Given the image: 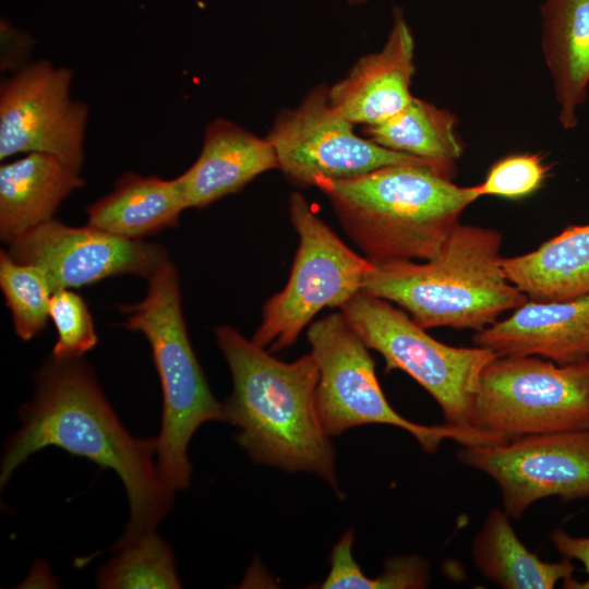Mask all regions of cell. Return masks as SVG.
<instances>
[{
  "mask_svg": "<svg viewBox=\"0 0 589 589\" xmlns=\"http://www.w3.org/2000/svg\"><path fill=\"white\" fill-rule=\"evenodd\" d=\"M34 382V398L20 409L22 426L4 449L1 485L31 455L56 446L112 469L122 480L130 519L115 551L153 532L170 510L173 496L154 460L156 438L134 437L124 429L82 358L51 356Z\"/></svg>",
  "mask_w": 589,
  "mask_h": 589,
  "instance_id": "cell-1",
  "label": "cell"
},
{
  "mask_svg": "<svg viewBox=\"0 0 589 589\" xmlns=\"http://www.w3.org/2000/svg\"><path fill=\"white\" fill-rule=\"evenodd\" d=\"M215 336L232 377L224 406L240 446L257 464L314 472L335 486L334 449L315 404L313 356L283 362L229 325Z\"/></svg>",
  "mask_w": 589,
  "mask_h": 589,
  "instance_id": "cell-2",
  "label": "cell"
},
{
  "mask_svg": "<svg viewBox=\"0 0 589 589\" xmlns=\"http://www.w3.org/2000/svg\"><path fill=\"white\" fill-rule=\"evenodd\" d=\"M330 202L348 237L373 264L428 261L479 194L423 165L380 168L314 185Z\"/></svg>",
  "mask_w": 589,
  "mask_h": 589,
  "instance_id": "cell-3",
  "label": "cell"
},
{
  "mask_svg": "<svg viewBox=\"0 0 589 589\" xmlns=\"http://www.w3.org/2000/svg\"><path fill=\"white\" fill-rule=\"evenodd\" d=\"M502 235L458 223L424 263L373 264L361 291L401 306L422 328L481 330L527 301L505 275Z\"/></svg>",
  "mask_w": 589,
  "mask_h": 589,
  "instance_id": "cell-4",
  "label": "cell"
},
{
  "mask_svg": "<svg viewBox=\"0 0 589 589\" xmlns=\"http://www.w3.org/2000/svg\"><path fill=\"white\" fill-rule=\"evenodd\" d=\"M143 300L119 305L123 327L142 333L152 349L163 390L160 433L156 437V465L171 490L189 485L188 446L207 421H227L225 406L212 394L188 335L178 272L170 260L147 279Z\"/></svg>",
  "mask_w": 589,
  "mask_h": 589,
  "instance_id": "cell-5",
  "label": "cell"
},
{
  "mask_svg": "<svg viewBox=\"0 0 589 589\" xmlns=\"http://www.w3.org/2000/svg\"><path fill=\"white\" fill-rule=\"evenodd\" d=\"M306 338L318 368L316 409L329 437L354 426L378 423L407 431L429 454L435 453L445 440L461 446L506 442L474 428L423 425L397 413L382 392L369 348L340 311L310 324Z\"/></svg>",
  "mask_w": 589,
  "mask_h": 589,
  "instance_id": "cell-6",
  "label": "cell"
},
{
  "mask_svg": "<svg viewBox=\"0 0 589 589\" xmlns=\"http://www.w3.org/2000/svg\"><path fill=\"white\" fill-rule=\"evenodd\" d=\"M340 312L365 346L384 358L386 372L407 373L435 399L446 424L473 428L481 374L498 357L493 350L445 345L392 302L364 291Z\"/></svg>",
  "mask_w": 589,
  "mask_h": 589,
  "instance_id": "cell-7",
  "label": "cell"
},
{
  "mask_svg": "<svg viewBox=\"0 0 589 589\" xmlns=\"http://www.w3.org/2000/svg\"><path fill=\"white\" fill-rule=\"evenodd\" d=\"M473 428L506 441L589 429V359L557 364L536 356L496 357L483 370Z\"/></svg>",
  "mask_w": 589,
  "mask_h": 589,
  "instance_id": "cell-8",
  "label": "cell"
},
{
  "mask_svg": "<svg viewBox=\"0 0 589 589\" xmlns=\"http://www.w3.org/2000/svg\"><path fill=\"white\" fill-rule=\"evenodd\" d=\"M289 214L299 237L284 289L263 305L252 340L269 352L291 346L324 308H341L360 292L373 263L351 250L299 192L289 197Z\"/></svg>",
  "mask_w": 589,
  "mask_h": 589,
  "instance_id": "cell-9",
  "label": "cell"
},
{
  "mask_svg": "<svg viewBox=\"0 0 589 589\" xmlns=\"http://www.w3.org/2000/svg\"><path fill=\"white\" fill-rule=\"evenodd\" d=\"M266 140L279 169L299 185L314 187L322 179H350L404 164L428 166L441 173L424 159L357 135L353 123L332 106L324 84L314 87L296 108L281 111Z\"/></svg>",
  "mask_w": 589,
  "mask_h": 589,
  "instance_id": "cell-10",
  "label": "cell"
},
{
  "mask_svg": "<svg viewBox=\"0 0 589 589\" xmlns=\"http://www.w3.org/2000/svg\"><path fill=\"white\" fill-rule=\"evenodd\" d=\"M457 457L496 482L504 510L513 518L550 496L589 500V429L462 446Z\"/></svg>",
  "mask_w": 589,
  "mask_h": 589,
  "instance_id": "cell-11",
  "label": "cell"
},
{
  "mask_svg": "<svg viewBox=\"0 0 589 589\" xmlns=\"http://www.w3.org/2000/svg\"><path fill=\"white\" fill-rule=\"evenodd\" d=\"M73 72L40 60L1 86L0 159L45 153L80 172L88 107L70 96Z\"/></svg>",
  "mask_w": 589,
  "mask_h": 589,
  "instance_id": "cell-12",
  "label": "cell"
},
{
  "mask_svg": "<svg viewBox=\"0 0 589 589\" xmlns=\"http://www.w3.org/2000/svg\"><path fill=\"white\" fill-rule=\"evenodd\" d=\"M8 245L14 261L45 272L53 292L127 274L148 279L169 260L158 243L118 237L88 225L72 227L53 218Z\"/></svg>",
  "mask_w": 589,
  "mask_h": 589,
  "instance_id": "cell-13",
  "label": "cell"
},
{
  "mask_svg": "<svg viewBox=\"0 0 589 589\" xmlns=\"http://www.w3.org/2000/svg\"><path fill=\"white\" fill-rule=\"evenodd\" d=\"M473 342L498 357L536 356L557 364L589 359V294L526 301L505 320L478 330Z\"/></svg>",
  "mask_w": 589,
  "mask_h": 589,
  "instance_id": "cell-14",
  "label": "cell"
},
{
  "mask_svg": "<svg viewBox=\"0 0 589 589\" xmlns=\"http://www.w3.org/2000/svg\"><path fill=\"white\" fill-rule=\"evenodd\" d=\"M414 40L400 11L383 48L360 58L347 76L328 88L332 106L353 124L374 125L401 111L413 98Z\"/></svg>",
  "mask_w": 589,
  "mask_h": 589,
  "instance_id": "cell-15",
  "label": "cell"
},
{
  "mask_svg": "<svg viewBox=\"0 0 589 589\" xmlns=\"http://www.w3.org/2000/svg\"><path fill=\"white\" fill-rule=\"evenodd\" d=\"M272 169L279 166L266 137L218 118L205 128L197 159L176 179L187 208H203Z\"/></svg>",
  "mask_w": 589,
  "mask_h": 589,
  "instance_id": "cell-16",
  "label": "cell"
},
{
  "mask_svg": "<svg viewBox=\"0 0 589 589\" xmlns=\"http://www.w3.org/2000/svg\"><path fill=\"white\" fill-rule=\"evenodd\" d=\"M80 172L57 157L28 153L0 167V238L9 244L53 218L71 192L84 185Z\"/></svg>",
  "mask_w": 589,
  "mask_h": 589,
  "instance_id": "cell-17",
  "label": "cell"
},
{
  "mask_svg": "<svg viewBox=\"0 0 589 589\" xmlns=\"http://www.w3.org/2000/svg\"><path fill=\"white\" fill-rule=\"evenodd\" d=\"M541 19L558 120L564 129H574L589 85V0H545Z\"/></svg>",
  "mask_w": 589,
  "mask_h": 589,
  "instance_id": "cell-18",
  "label": "cell"
},
{
  "mask_svg": "<svg viewBox=\"0 0 589 589\" xmlns=\"http://www.w3.org/2000/svg\"><path fill=\"white\" fill-rule=\"evenodd\" d=\"M187 209L177 179L125 172L113 190L87 207V225L105 232L142 240L176 227Z\"/></svg>",
  "mask_w": 589,
  "mask_h": 589,
  "instance_id": "cell-19",
  "label": "cell"
},
{
  "mask_svg": "<svg viewBox=\"0 0 589 589\" xmlns=\"http://www.w3.org/2000/svg\"><path fill=\"white\" fill-rule=\"evenodd\" d=\"M506 277L536 301L589 294V224L566 227L538 249L502 259Z\"/></svg>",
  "mask_w": 589,
  "mask_h": 589,
  "instance_id": "cell-20",
  "label": "cell"
},
{
  "mask_svg": "<svg viewBox=\"0 0 589 589\" xmlns=\"http://www.w3.org/2000/svg\"><path fill=\"white\" fill-rule=\"evenodd\" d=\"M470 552L481 575L506 589H552L573 577L569 558L557 563L540 560L519 540L506 512L497 507L488 513Z\"/></svg>",
  "mask_w": 589,
  "mask_h": 589,
  "instance_id": "cell-21",
  "label": "cell"
},
{
  "mask_svg": "<svg viewBox=\"0 0 589 589\" xmlns=\"http://www.w3.org/2000/svg\"><path fill=\"white\" fill-rule=\"evenodd\" d=\"M456 127L454 113L413 97L397 115L382 123L366 125L364 133L385 148L431 163L453 179L455 164L464 153Z\"/></svg>",
  "mask_w": 589,
  "mask_h": 589,
  "instance_id": "cell-22",
  "label": "cell"
},
{
  "mask_svg": "<svg viewBox=\"0 0 589 589\" xmlns=\"http://www.w3.org/2000/svg\"><path fill=\"white\" fill-rule=\"evenodd\" d=\"M98 573L99 588H181L170 546L155 531L118 550Z\"/></svg>",
  "mask_w": 589,
  "mask_h": 589,
  "instance_id": "cell-23",
  "label": "cell"
},
{
  "mask_svg": "<svg viewBox=\"0 0 589 589\" xmlns=\"http://www.w3.org/2000/svg\"><path fill=\"white\" fill-rule=\"evenodd\" d=\"M0 288L11 311L14 330L22 340H31L46 326L51 284L43 269L14 261L0 252Z\"/></svg>",
  "mask_w": 589,
  "mask_h": 589,
  "instance_id": "cell-24",
  "label": "cell"
},
{
  "mask_svg": "<svg viewBox=\"0 0 589 589\" xmlns=\"http://www.w3.org/2000/svg\"><path fill=\"white\" fill-rule=\"evenodd\" d=\"M48 314L58 335L53 358H82L96 346L98 337L92 314L85 300L72 289H59L51 294Z\"/></svg>",
  "mask_w": 589,
  "mask_h": 589,
  "instance_id": "cell-25",
  "label": "cell"
},
{
  "mask_svg": "<svg viewBox=\"0 0 589 589\" xmlns=\"http://www.w3.org/2000/svg\"><path fill=\"white\" fill-rule=\"evenodd\" d=\"M550 169L538 153L510 154L494 163L483 182L474 185V189L480 197L494 195L521 200L543 187Z\"/></svg>",
  "mask_w": 589,
  "mask_h": 589,
  "instance_id": "cell-26",
  "label": "cell"
},
{
  "mask_svg": "<svg viewBox=\"0 0 589 589\" xmlns=\"http://www.w3.org/2000/svg\"><path fill=\"white\" fill-rule=\"evenodd\" d=\"M550 540L564 557L579 561L587 574V579L582 582L574 580L573 577L565 580L564 588L589 589V537H573L562 529H556L550 534Z\"/></svg>",
  "mask_w": 589,
  "mask_h": 589,
  "instance_id": "cell-27",
  "label": "cell"
},
{
  "mask_svg": "<svg viewBox=\"0 0 589 589\" xmlns=\"http://www.w3.org/2000/svg\"><path fill=\"white\" fill-rule=\"evenodd\" d=\"M347 1L350 2V3H358V2H361L363 0H347Z\"/></svg>",
  "mask_w": 589,
  "mask_h": 589,
  "instance_id": "cell-28",
  "label": "cell"
}]
</instances>
